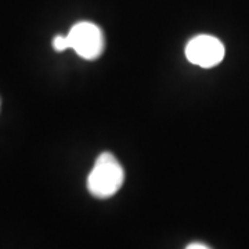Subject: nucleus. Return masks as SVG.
I'll return each instance as SVG.
<instances>
[{
    "mask_svg": "<svg viewBox=\"0 0 249 249\" xmlns=\"http://www.w3.org/2000/svg\"><path fill=\"white\" fill-rule=\"evenodd\" d=\"M124 181V170L109 152L98 155L88 178V190L93 196L106 199L115 196Z\"/></svg>",
    "mask_w": 249,
    "mask_h": 249,
    "instance_id": "1",
    "label": "nucleus"
},
{
    "mask_svg": "<svg viewBox=\"0 0 249 249\" xmlns=\"http://www.w3.org/2000/svg\"><path fill=\"white\" fill-rule=\"evenodd\" d=\"M70 49L83 60H96L104 52L103 31L93 22L82 21L75 24L68 34Z\"/></svg>",
    "mask_w": 249,
    "mask_h": 249,
    "instance_id": "2",
    "label": "nucleus"
},
{
    "mask_svg": "<svg viewBox=\"0 0 249 249\" xmlns=\"http://www.w3.org/2000/svg\"><path fill=\"white\" fill-rule=\"evenodd\" d=\"M224 53L226 50L222 42L211 35L196 36L186 46L187 60L201 68L216 67L223 61Z\"/></svg>",
    "mask_w": 249,
    "mask_h": 249,
    "instance_id": "3",
    "label": "nucleus"
},
{
    "mask_svg": "<svg viewBox=\"0 0 249 249\" xmlns=\"http://www.w3.org/2000/svg\"><path fill=\"white\" fill-rule=\"evenodd\" d=\"M53 49L55 52L61 53V52H65L67 49H70V40H68V36H62L58 35L55 36L53 39Z\"/></svg>",
    "mask_w": 249,
    "mask_h": 249,
    "instance_id": "4",
    "label": "nucleus"
},
{
    "mask_svg": "<svg viewBox=\"0 0 249 249\" xmlns=\"http://www.w3.org/2000/svg\"><path fill=\"white\" fill-rule=\"evenodd\" d=\"M186 249H211L209 247H206L205 244H201V242H193L190 245H187Z\"/></svg>",
    "mask_w": 249,
    "mask_h": 249,
    "instance_id": "5",
    "label": "nucleus"
}]
</instances>
